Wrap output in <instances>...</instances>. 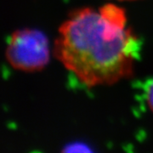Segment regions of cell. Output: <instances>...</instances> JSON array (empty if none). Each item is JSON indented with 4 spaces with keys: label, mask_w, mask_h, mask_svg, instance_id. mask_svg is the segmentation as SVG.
<instances>
[{
    "label": "cell",
    "mask_w": 153,
    "mask_h": 153,
    "mask_svg": "<svg viewBox=\"0 0 153 153\" xmlns=\"http://www.w3.org/2000/svg\"><path fill=\"white\" fill-rule=\"evenodd\" d=\"M141 43L113 4L72 11L58 30L54 55L88 87L111 85L133 74Z\"/></svg>",
    "instance_id": "obj_1"
},
{
    "label": "cell",
    "mask_w": 153,
    "mask_h": 153,
    "mask_svg": "<svg viewBox=\"0 0 153 153\" xmlns=\"http://www.w3.org/2000/svg\"><path fill=\"white\" fill-rule=\"evenodd\" d=\"M5 56L11 66L16 70L27 72L41 71L50 59L48 38L38 29L17 30L9 39Z\"/></svg>",
    "instance_id": "obj_2"
},
{
    "label": "cell",
    "mask_w": 153,
    "mask_h": 153,
    "mask_svg": "<svg viewBox=\"0 0 153 153\" xmlns=\"http://www.w3.org/2000/svg\"><path fill=\"white\" fill-rule=\"evenodd\" d=\"M144 94L149 109L153 112V78L149 79L144 84Z\"/></svg>",
    "instance_id": "obj_3"
},
{
    "label": "cell",
    "mask_w": 153,
    "mask_h": 153,
    "mask_svg": "<svg viewBox=\"0 0 153 153\" xmlns=\"http://www.w3.org/2000/svg\"><path fill=\"white\" fill-rule=\"evenodd\" d=\"M117 1H135V0H117Z\"/></svg>",
    "instance_id": "obj_4"
}]
</instances>
